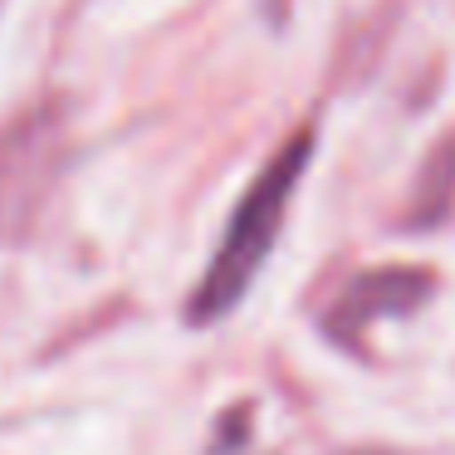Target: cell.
<instances>
[{"instance_id": "cell-1", "label": "cell", "mask_w": 455, "mask_h": 455, "mask_svg": "<svg viewBox=\"0 0 455 455\" xmlns=\"http://www.w3.org/2000/svg\"><path fill=\"white\" fill-rule=\"evenodd\" d=\"M308 157H314V132L304 128L265 162V172H259L255 181H250V191L240 196L226 235H220L216 259L206 265L196 294H191V308H187L191 323H216L220 314H230V308L245 299V289L255 284L259 265H265L269 250H275V235H279V226H284L289 196H294Z\"/></svg>"}, {"instance_id": "cell-2", "label": "cell", "mask_w": 455, "mask_h": 455, "mask_svg": "<svg viewBox=\"0 0 455 455\" xmlns=\"http://www.w3.org/2000/svg\"><path fill=\"white\" fill-rule=\"evenodd\" d=\"M426 294H431V275H426V269H411V265L357 275L353 284L343 289V299L333 304V314H328V333L353 343L367 323H377V318H387V314H406V308H416Z\"/></svg>"}]
</instances>
